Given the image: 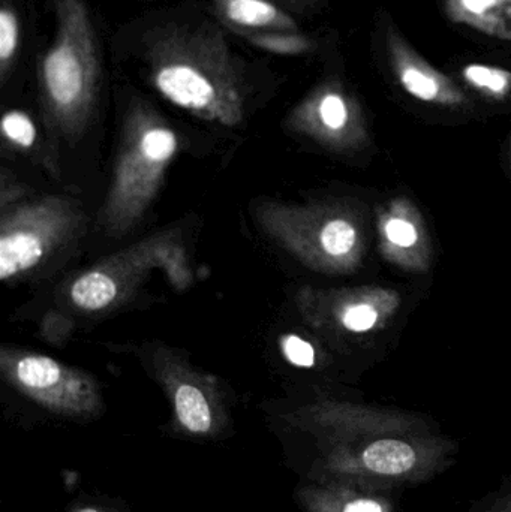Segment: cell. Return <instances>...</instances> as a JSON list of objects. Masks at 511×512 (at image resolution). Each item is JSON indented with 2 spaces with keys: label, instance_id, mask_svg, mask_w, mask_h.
I'll return each mask as SVG.
<instances>
[{
  "label": "cell",
  "instance_id": "1",
  "mask_svg": "<svg viewBox=\"0 0 511 512\" xmlns=\"http://www.w3.org/2000/svg\"><path fill=\"white\" fill-rule=\"evenodd\" d=\"M231 35L212 11L177 5L123 27L114 50L165 101L201 119L236 126L269 69L240 53Z\"/></svg>",
  "mask_w": 511,
  "mask_h": 512
},
{
  "label": "cell",
  "instance_id": "2",
  "mask_svg": "<svg viewBox=\"0 0 511 512\" xmlns=\"http://www.w3.org/2000/svg\"><path fill=\"white\" fill-rule=\"evenodd\" d=\"M50 2L53 35L36 57L39 92L57 126L77 132L92 117L101 93V36L89 0Z\"/></svg>",
  "mask_w": 511,
  "mask_h": 512
},
{
  "label": "cell",
  "instance_id": "3",
  "mask_svg": "<svg viewBox=\"0 0 511 512\" xmlns=\"http://www.w3.org/2000/svg\"><path fill=\"white\" fill-rule=\"evenodd\" d=\"M129 131L128 152L111 194V213L119 225L131 222L143 210L162 171L179 150L176 132L146 105H135L129 117Z\"/></svg>",
  "mask_w": 511,
  "mask_h": 512
},
{
  "label": "cell",
  "instance_id": "4",
  "mask_svg": "<svg viewBox=\"0 0 511 512\" xmlns=\"http://www.w3.org/2000/svg\"><path fill=\"white\" fill-rule=\"evenodd\" d=\"M294 242L309 264L330 273H351L365 254L362 224L348 210L306 212L297 222Z\"/></svg>",
  "mask_w": 511,
  "mask_h": 512
},
{
  "label": "cell",
  "instance_id": "5",
  "mask_svg": "<svg viewBox=\"0 0 511 512\" xmlns=\"http://www.w3.org/2000/svg\"><path fill=\"white\" fill-rule=\"evenodd\" d=\"M291 125L335 149H356L368 141L357 99L338 80L318 84L291 114Z\"/></svg>",
  "mask_w": 511,
  "mask_h": 512
},
{
  "label": "cell",
  "instance_id": "6",
  "mask_svg": "<svg viewBox=\"0 0 511 512\" xmlns=\"http://www.w3.org/2000/svg\"><path fill=\"white\" fill-rule=\"evenodd\" d=\"M15 384L33 399L57 411L80 412L95 408L96 393L92 382L44 355H23L5 364Z\"/></svg>",
  "mask_w": 511,
  "mask_h": 512
},
{
  "label": "cell",
  "instance_id": "7",
  "mask_svg": "<svg viewBox=\"0 0 511 512\" xmlns=\"http://www.w3.org/2000/svg\"><path fill=\"white\" fill-rule=\"evenodd\" d=\"M378 249L390 264L413 273L431 268L432 243L425 218L407 197H398L377 210Z\"/></svg>",
  "mask_w": 511,
  "mask_h": 512
},
{
  "label": "cell",
  "instance_id": "8",
  "mask_svg": "<svg viewBox=\"0 0 511 512\" xmlns=\"http://www.w3.org/2000/svg\"><path fill=\"white\" fill-rule=\"evenodd\" d=\"M320 324L350 334L383 330L401 307V295L381 286H359L321 292L317 298Z\"/></svg>",
  "mask_w": 511,
  "mask_h": 512
},
{
  "label": "cell",
  "instance_id": "9",
  "mask_svg": "<svg viewBox=\"0 0 511 512\" xmlns=\"http://www.w3.org/2000/svg\"><path fill=\"white\" fill-rule=\"evenodd\" d=\"M62 218L51 207H33L3 224L0 239V279L9 280L35 267L62 231Z\"/></svg>",
  "mask_w": 511,
  "mask_h": 512
},
{
  "label": "cell",
  "instance_id": "10",
  "mask_svg": "<svg viewBox=\"0 0 511 512\" xmlns=\"http://www.w3.org/2000/svg\"><path fill=\"white\" fill-rule=\"evenodd\" d=\"M386 45L393 75L413 98L444 107L467 104L461 87L417 53L393 27L387 30Z\"/></svg>",
  "mask_w": 511,
  "mask_h": 512
},
{
  "label": "cell",
  "instance_id": "11",
  "mask_svg": "<svg viewBox=\"0 0 511 512\" xmlns=\"http://www.w3.org/2000/svg\"><path fill=\"white\" fill-rule=\"evenodd\" d=\"M209 6L231 32L300 30L296 15L270 0H209Z\"/></svg>",
  "mask_w": 511,
  "mask_h": 512
},
{
  "label": "cell",
  "instance_id": "12",
  "mask_svg": "<svg viewBox=\"0 0 511 512\" xmlns=\"http://www.w3.org/2000/svg\"><path fill=\"white\" fill-rule=\"evenodd\" d=\"M26 12L18 0H2L0 5V83L12 78L24 51Z\"/></svg>",
  "mask_w": 511,
  "mask_h": 512
},
{
  "label": "cell",
  "instance_id": "13",
  "mask_svg": "<svg viewBox=\"0 0 511 512\" xmlns=\"http://www.w3.org/2000/svg\"><path fill=\"white\" fill-rule=\"evenodd\" d=\"M444 3L453 23L465 24L485 35L509 41L503 20L506 0H444Z\"/></svg>",
  "mask_w": 511,
  "mask_h": 512
},
{
  "label": "cell",
  "instance_id": "14",
  "mask_svg": "<svg viewBox=\"0 0 511 512\" xmlns=\"http://www.w3.org/2000/svg\"><path fill=\"white\" fill-rule=\"evenodd\" d=\"M239 38L245 39L249 45L272 54V56H303L311 53L315 42L311 36L300 32H284V30H270V32H231Z\"/></svg>",
  "mask_w": 511,
  "mask_h": 512
},
{
  "label": "cell",
  "instance_id": "15",
  "mask_svg": "<svg viewBox=\"0 0 511 512\" xmlns=\"http://www.w3.org/2000/svg\"><path fill=\"white\" fill-rule=\"evenodd\" d=\"M363 460L366 468L377 474L398 475L413 468L416 463V454L405 442L384 439L368 447L363 454Z\"/></svg>",
  "mask_w": 511,
  "mask_h": 512
},
{
  "label": "cell",
  "instance_id": "16",
  "mask_svg": "<svg viewBox=\"0 0 511 512\" xmlns=\"http://www.w3.org/2000/svg\"><path fill=\"white\" fill-rule=\"evenodd\" d=\"M119 294V286L104 271H89L75 280L71 298L75 306L84 310H101L110 306Z\"/></svg>",
  "mask_w": 511,
  "mask_h": 512
},
{
  "label": "cell",
  "instance_id": "17",
  "mask_svg": "<svg viewBox=\"0 0 511 512\" xmlns=\"http://www.w3.org/2000/svg\"><path fill=\"white\" fill-rule=\"evenodd\" d=\"M468 86L492 101H504L511 95V71L501 66L470 63L462 68Z\"/></svg>",
  "mask_w": 511,
  "mask_h": 512
},
{
  "label": "cell",
  "instance_id": "18",
  "mask_svg": "<svg viewBox=\"0 0 511 512\" xmlns=\"http://www.w3.org/2000/svg\"><path fill=\"white\" fill-rule=\"evenodd\" d=\"M174 403L180 423L189 432H209L212 427V411L206 397L197 387L189 384L180 385L174 396Z\"/></svg>",
  "mask_w": 511,
  "mask_h": 512
},
{
  "label": "cell",
  "instance_id": "19",
  "mask_svg": "<svg viewBox=\"0 0 511 512\" xmlns=\"http://www.w3.org/2000/svg\"><path fill=\"white\" fill-rule=\"evenodd\" d=\"M2 132L6 140L15 146L32 147L36 141V128L29 114L21 110H9L2 117Z\"/></svg>",
  "mask_w": 511,
  "mask_h": 512
},
{
  "label": "cell",
  "instance_id": "20",
  "mask_svg": "<svg viewBox=\"0 0 511 512\" xmlns=\"http://www.w3.org/2000/svg\"><path fill=\"white\" fill-rule=\"evenodd\" d=\"M282 354L293 366L309 369L315 364V349L302 337L288 334L281 340Z\"/></svg>",
  "mask_w": 511,
  "mask_h": 512
},
{
  "label": "cell",
  "instance_id": "21",
  "mask_svg": "<svg viewBox=\"0 0 511 512\" xmlns=\"http://www.w3.org/2000/svg\"><path fill=\"white\" fill-rule=\"evenodd\" d=\"M270 2L276 3V5L284 8L285 11L290 12L293 15L305 14V12L311 11L314 6H317L321 0H270Z\"/></svg>",
  "mask_w": 511,
  "mask_h": 512
},
{
  "label": "cell",
  "instance_id": "22",
  "mask_svg": "<svg viewBox=\"0 0 511 512\" xmlns=\"http://www.w3.org/2000/svg\"><path fill=\"white\" fill-rule=\"evenodd\" d=\"M344 512H383L380 505L372 501H357L348 505Z\"/></svg>",
  "mask_w": 511,
  "mask_h": 512
},
{
  "label": "cell",
  "instance_id": "23",
  "mask_svg": "<svg viewBox=\"0 0 511 512\" xmlns=\"http://www.w3.org/2000/svg\"><path fill=\"white\" fill-rule=\"evenodd\" d=\"M503 20L506 23L507 33H509V41H511V0H506L504 3Z\"/></svg>",
  "mask_w": 511,
  "mask_h": 512
},
{
  "label": "cell",
  "instance_id": "24",
  "mask_svg": "<svg viewBox=\"0 0 511 512\" xmlns=\"http://www.w3.org/2000/svg\"><path fill=\"white\" fill-rule=\"evenodd\" d=\"M510 144H511V137H510Z\"/></svg>",
  "mask_w": 511,
  "mask_h": 512
}]
</instances>
